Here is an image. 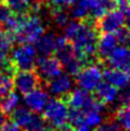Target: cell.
Instances as JSON below:
<instances>
[{
    "label": "cell",
    "instance_id": "6da1fadb",
    "mask_svg": "<svg viewBox=\"0 0 130 131\" xmlns=\"http://www.w3.org/2000/svg\"><path fill=\"white\" fill-rule=\"evenodd\" d=\"M67 111L68 106L66 105L61 97L53 96L48 99L47 103L41 112V116L51 128L61 127L67 123Z\"/></svg>",
    "mask_w": 130,
    "mask_h": 131
},
{
    "label": "cell",
    "instance_id": "7a4b0ae2",
    "mask_svg": "<svg viewBox=\"0 0 130 131\" xmlns=\"http://www.w3.org/2000/svg\"><path fill=\"white\" fill-rule=\"evenodd\" d=\"M46 31V25L36 14H27L21 28L15 32L16 42L35 43Z\"/></svg>",
    "mask_w": 130,
    "mask_h": 131
},
{
    "label": "cell",
    "instance_id": "3957f363",
    "mask_svg": "<svg viewBox=\"0 0 130 131\" xmlns=\"http://www.w3.org/2000/svg\"><path fill=\"white\" fill-rule=\"evenodd\" d=\"M37 51L32 43H18L10 50L9 57L16 71L35 68Z\"/></svg>",
    "mask_w": 130,
    "mask_h": 131
},
{
    "label": "cell",
    "instance_id": "277c9868",
    "mask_svg": "<svg viewBox=\"0 0 130 131\" xmlns=\"http://www.w3.org/2000/svg\"><path fill=\"white\" fill-rule=\"evenodd\" d=\"M13 85L21 94L24 95L25 93L34 90L38 87L45 89L46 81L39 76L36 69L32 68L17 71L13 75Z\"/></svg>",
    "mask_w": 130,
    "mask_h": 131
},
{
    "label": "cell",
    "instance_id": "5b68a950",
    "mask_svg": "<svg viewBox=\"0 0 130 131\" xmlns=\"http://www.w3.org/2000/svg\"><path fill=\"white\" fill-rule=\"evenodd\" d=\"M75 85H77L82 90L92 92L95 87L102 81V67L98 64H89L82 67L79 73L75 75Z\"/></svg>",
    "mask_w": 130,
    "mask_h": 131
},
{
    "label": "cell",
    "instance_id": "8992f818",
    "mask_svg": "<svg viewBox=\"0 0 130 131\" xmlns=\"http://www.w3.org/2000/svg\"><path fill=\"white\" fill-rule=\"evenodd\" d=\"M128 17L119 10H111L95 20V28L99 32H114L123 25H127Z\"/></svg>",
    "mask_w": 130,
    "mask_h": 131
},
{
    "label": "cell",
    "instance_id": "52a82bcc",
    "mask_svg": "<svg viewBox=\"0 0 130 131\" xmlns=\"http://www.w3.org/2000/svg\"><path fill=\"white\" fill-rule=\"evenodd\" d=\"M35 69L45 81H48L64 72L63 64L57 57H52V55L49 57L40 55L36 60Z\"/></svg>",
    "mask_w": 130,
    "mask_h": 131
},
{
    "label": "cell",
    "instance_id": "ba28073f",
    "mask_svg": "<svg viewBox=\"0 0 130 131\" xmlns=\"http://www.w3.org/2000/svg\"><path fill=\"white\" fill-rule=\"evenodd\" d=\"M74 85H75V80L72 75L61 73L57 77L46 81L45 89L53 96H63L72 90Z\"/></svg>",
    "mask_w": 130,
    "mask_h": 131
},
{
    "label": "cell",
    "instance_id": "9c48e42d",
    "mask_svg": "<svg viewBox=\"0 0 130 131\" xmlns=\"http://www.w3.org/2000/svg\"><path fill=\"white\" fill-rule=\"evenodd\" d=\"M113 67L129 73V50L126 46L117 47L111 51L104 60V68Z\"/></svg>",
    "mask_w": 130,
    "mask_h": 131
},
{
    "label": "cell",
    "instance_id": "30bf717a",
    "mask_svg": "<svg viewBox=\"0 0 130 131\" xmlns=\"http://www.w3.org/2000/svg\"><path fill=\"white\" fill-rule=\"evenodd\" d=\"M49 99V93L46 89L38 87L24 94V102L32 113L40 114Z\"/></svg>",
    "mask_w": 130,
    "mask_h": 131
},
{
    "label": "cell",
    "instance_id": "8fae6325",
    "mask_svg": "<svg viewBox=\"0 0 130 131\" xmlns=\"http://www.w3.org/2000/svg\"><path fill=\"white\" fill-rule=\"evenodd\" d=\"M117 45H118L117 39H116L114 32H101V35L98 38L96 55L101 61V63L103 64V68H104V60Z\"/></svg>",
    "mask_w": 130,
    "mask_h": 131
},
{
    "label": "cell",
    "instance_id": "7c38bea8",
    "mask_svg": "<svg viewBox=\"0 0 130 131\" xmlns=\"http://www.w3.org/2000/svg\"><path fill=\"white\" fill-rule=\"evenodd\" d=\"M55 39H57L55 32L52 30L45 31L35 42L36 51L42 57L53 55L55 52Z\"/></svg>",
    "mask_w": 130,
    "mask_h": 131
},
{
    "label": "cell",
    "instance_id": "4fadbf2b",
    "mask_svg": "<svg viewBox=\"0 0 130 131\" xmlns=\"http://www.w3.org/2000/svg\"><path fill=\"white\" fill-rule=\"evenodd\" d=\"M96 99H99L104 104L109 105L111 103H114L118 94V88L113 86L112 83L107 81H101L95 89L91 92Z\"/></svg>",
    "mask_w": 130,
    "mask_h": 131
},
{
    "label": "cell",
    "instance_id": "5bb4252c",
    "mask_svg": "<svg viewBox=\"0 0 130 131\" xmlns=\"http://www.w3.org/2000/svg\"><path fill=\"white\" fill-rule=\"evenodd\" d=\"M102 75L104 80L112 83L116 88H125L129 83V73L122 71V69L113 68V67H105L102 69Z\"/></svg>",
    "mask_w": 130,
    "mask_h": 131
},
{
    "label": "cell",
    "instance_id": "9a60e30c",
    "mask_svg": "<svg viewBox=\"0 0 130 131\" xmlns=\"http://www.w3.org/2000/svg\"><path fill=\"white\" fill-rule=\"evenodd\" d=\"M31 111L28 107L17 105L14 110H13L10 114H9V118L18 126L20 128H24L26 124L29 121L31 117Z\"/></svg>",
    "mask_w": 130,
    "mask_h": 131
},
{
    "label": "cell",
    "instance_id": "2e32d148",
    "mask_svg": "<svg viewBox=\"0 0 130 131\" xmlns=\"http://www.w3.org/2000/svg\"><path fill=\"white\" fill-rule=\"evenodd\" d=\"M55 57H57L60 62L63 64V67L65 64H67L68 62H71L73 59H75L77 55L75 52V49H74L73 45L69 42V41H65L63 45H61L60 47H58L57 50H55Z\"/></svg>",
    "mask_w": 130,
    "mask_h": 131
},
{
    "label": "cell",
    "instance_id": "e0dca14e",
    "mask_svg": "<svg viewBox=\"0 0 130 131\" xmlns=\"http://www.w3.org/2000/svg\"><path fill=\"white\" fill-rule=\"evenodd\" d=\"M129 115H130L129 104L117 106V108H116L115 112L112 114L114 119L117 121V124L122 127V129L124 131H129V124H130Z\"/></svg>",
    "mask_w": 130,
    "mask_h": 131
},
{
    "label": "cell",
    "instance_id": "ac0fdd59",
    "mask_svg": "<svg viewBox=\"0 0 130 131\" xmlns=\"http://www.w3.org/2000/svg\"><path fill=\"white\" fill-rule=\"evenodd\" d=\"M18 103H20V95L14 91H11L7 95L0 97V108L4 114L9 116V114L18 105Z\"/></svg>",
    "mask_w": 130,
    "mask_h": 131
},
{
    "label": "cell",
    "instance_id": "d6986e66",
    "mask_svg": "<svg viewBox=\"0 0 130 131\" xmlns=\"http://www.w3.org/2000/svg\"><path fill=\"white\" fill-rule=\"evenodd\" d=\"M67 123L76 130L78 127H80L81 125L85 124V113H83L80 108L68 107Z\"/></svg>",
    "mask_w": 130,
    "mask_h": 131
},
{
    "label": "cell",
    "instance_id": "ffe728a7",
    "mask_svg": "<svg viewBox=\"0 0 130 131\" xmlns=\"http://www.w3.org/2000/svg\"><path fill=\"white\" fill-rule=\"evenodd\" d=\"M69 21V14L65 11V9H54L51 11V22L57 28H63Z\"/></svg>",
    "mask_w": 130,
    "mask_h": 131
},
{
    "label": "cell",
    "instance_id": "44dd1931",
    "mask_svg": "<svg viewBox=\"0 0 130 131\" xmlns=\"http://www.w3.org/2000/svg\"><path fill=\"white\" fill-rule=\"evenodd\" d=\"M16 43L15 34L8 30L0 29V49L4 51H10Z\"/></svg>",
    "mask_w": 130,
    "mask_h": 131
},
{
    "label": "cell",
    "instance_id": "7402d4cb",
    "mask_svg": "<svg viewBox=\"0 0 130 131\" xmlns=\"http://www.w3.org/2000/svg\"><path fill=\"white\" fill-rule=\"evenodd\" d=\"M92 131H124V130L117 124V121L114 119L112 114H111L106 117L102 124L100 123L98 126H95L94 130Z\"/></svg>",
    "mask_w": 130,
    "mask_h": 131
},
{
    "label": "cell",
    "instance_id": "603a6c76",
    "mask_svg": "<svg viewBox=\"0 0 130 131\" xmlns=\"http://www.w3.org/2000/svg\"><path fill=\"white\" fill-rule=\"evenodd\" d=\"M14 89L13 77L8 74L0 72V97L7 95Z\"/></svg>",
    "mask_w": 130,
    "mask_h": 131
},
{
    "label": "cell",
    "instance_id": "cb8c5ba5",
    "mask_svg": "<svg viewBox=\"0 0 130 131\" xmlns=\"http://www.w3.org/2000/svg\"><path fill=\"white\" fill-rule=\"evenodd\" d=\"M6 1L14 13H26L29 9L31 0H6Z\"/></svg>",
    "mask_w": 130,
    "mask_h": 131
},
{
    "label": "cell",
    "instance_id": "d4e9b609",
    "mask_svg": "<svg viewBox=\"0 0 130 131\" xmlns=\"http://www.w3.org/2000/svg\"><path fill=\"white\" fill-rule=\"evenodd\" d=\"M114 35L117 39V43L128 47L129 43V29L127 25H123L117 30L114 31Z\"/></svg>",
    "mask_w": 130,
    "mask_h": 131
},
{
    "label": "cell",
    "instance_id": "484cf974",
    "mask_svg": "<svg viewBox=\"0 0 130 131\" xmlns=\"http://www.w3.org/2000/svg\"><path fill=\"white\" fill-rule=\"evenodd\" d=\"M102 120V117L100 115V113H96V112H89V113L85 114V124L88 125L89 127H95L98 126Z\"/></svg>",
    "mask_w": 130,
    "mask_h": 131
},
{
    "label": "cell",
    "instance_id": "4316f807",
    "mask_svg": "<svg viewBox=\"0 0 130 131\" xmlns=\"http://www.w3.org/2000/svg\"><path fill=\"white\" fill-rule=\"evenodd\" d=\"M13 13L14 12L12 11V9L7 3L4 2L0 3V25H3Z\"/></svg>",
    "mask_w": 130,
    "mask_h": 131
},
{
    "label": "cell",
    "instance_id": "83f0119b",
    "mask_svg": "<svg viewBox=\"0 0 130 131\" xmlns=\"http://www.w3.org/2000/svg\"><path fill=\"white\" fill-rule=\"evenodd\" d=\"M76 0H48V4L54 9H67Z\"/></svg>",
    "mask_w": 130,
    "mask_h": 131
},
{
    "label": "cell",
    "instance_id": "f1b7e54d",
    "mask_svg": "<svg viewBox=\"0 0 130 131\" xmlns=\"http://www.w3.org/2000/svg\"><path fill=\"white\" fill-rule=\"evenodd\" d=\"M0 131H20V127L8 117L0 128Z\"/></svg>",
    "mask_w": 130,
    "mask_h": 131
},
{
    "label": "cell",
    "instance_id": "f546056e",
    "mask_svg": "<svg viewBox=\"0 0 130 131\" xmlns=\"http://www.w3.org/2000/svg\"><path fill=\"white\" fill-rule=\"evenodd\" d=\"M52 131H75V129H74L68 123H66V124H64L63 126H61V127L53 128Z\"/></svg>",
    "mask_w": 130,
    "mask_h": 131
},
{
    "label": "cell",
    "instance_id": "4dcf8cb0",
    "mask_svg": "<svg viewBox=\"0 0 130 131\" xmlns=\"http://www.w3.org/2000/svg\"><path fill=\"white\" fill-rule=\"evenodd\" d=\"M8 117H9V116L4 114L3 112L1 111V108H0V128H1V126L3 125V123L6 121V119L8 118Z\"/></svg>",
    "mask_w": 130,
    "mask_h": 131
},
{
    "label": "cell",
    "instance_id": "1f68e13d",
    "mask_svg": "<svg viewBox=\"0 0 130 131\" xmlns=\"http://www.w3.org/2000/svg\"><path fill=\"white\" fill-rule=\"evenodd\" d=\"M36 131H52V128H51L48 124H46L45 126H42V127L39 128L38 130H36Z\"/></svg>",
    "mask_w": 130,
    "mask_h": 131
},
{
    "label": "cell",
    "instance_id": "d6a6232c",
    "mask_svg": "<svg viewBox=\"0 0 130 131\" xmlns=\"http://www.w3.org/2000/svg\"><path fill=\"white\" fill-rule=\"evenodd\" d=\"M4 1H6V0H0V3H1V2H4Z\"/></svg>",
    "mask_w": 130,
    "mask_h": 131
},
{
    "label": "cell",
    "instance_id": "836d02e7",
    "mask_svg": "<svg viewBox=\"0 0 130 131\" xmlns=\"http://www.w3.org/2000/svg\"><path fill=\"white\" fill-rule=\"evenodd\" d=\"M0 29H1V25H0Z\"/></svg>",
    "mask_w": 130,
    "mask_h": 131
},
{
    "label": "cell",
    "instance_id": "e575fe53",
    "mask_svg": "<svg viewBox=\"0 0 130 131\" xmlns=\"http://www.w3.org/2000/svg\"><path fill=\"white\" fill-rule=\"evenodd\" d=\"M20 131H21V130H20Z\"/></svg>",
    "mask_w": 130,
    "mask_h": 131
}]
</instances>
